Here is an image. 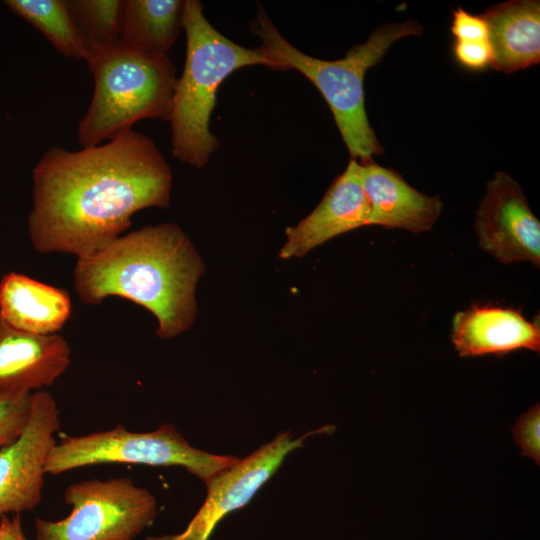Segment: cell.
I'll list each match as a JSON object with an SVG mask.
<instances>
[{"label": "cell", "instance_id": "3957f363", "mask_svg": "<svg viewBox=\"0 0 540 540\" xmlns=\"http://www.w3.org/2000/svg\"><path fill=\"white\" fill-rule=\"evenodd\" d=\"M250 29L261 40L259 48L277 70L294 69L319 90L352 159L364 161L383 153L365 110L364 77L394 42L422 35L423 27L416 20L379 26L365 42L353 46L338 60H322L298 50L280 34L260 5Z\"/></svg>", "mask_w": 540, "mask_h": 540}, {"label": "cell", "instance_id": "7c38bea8", "mask_svg": "<svg viewBox=\"0 0 540 540\" xmlns=\"http://www.w3.org/2000/svg\"><path fill=\"white\" fill-rule=\"evenodd\" d=\"M70 364V346L59 333L26 332L0 317V394L44 390Z\"/></svg>", "mask_w": 540, "mask_h": 540}, {"label": "cell", "instance_id": "2e32d148", "mask_svg": "<svg viewBox=\"0 0 540 540\" xmlns=\"http://www.w3.org/2000/svg\"><path fill=\"white\" fill-rule=\"evenodd\" d=\"M69 293L21 273L0 280V317L11 326L34 334L58 333L71 316Z\"/></svg>", "mask_w": 540, "mask_h": 540}, {"label": "cell", "instance_id": "ffe728a7", "mask_svg": "<svg viewBox=\"0 0 540 540\" xmlns=\"http://www.w3.org/2000/svg\"><path fill=\"white\" fill-rule=\"evenodd\" d=\"M33 393L0 394V449L14 442L23 432L30 417Z\"/></svg>", "mask_w": 540, "mask_h": 540}, {"label": "cell", "instance_id": "7402d4cb", "mask_svg": "<svg viewBox=\"0 0 540 540\" xmlns=\"http://www.w3.org/2000/svg\"><path fill=\"white\" fill-rule=\"evenodd\" d=\"M451 33L456 41H488V28L482 16L459 7L453 11Z\"/></svg>", "mask_w": 540, "mask_h": 540}, {"label": "cell", "instance_id": "8fae6325", "mask_svg": "<svg viewBox=\"0 0 540 540\" xmlns=\"http://www.w3.org/2000/svg\"><path fill=\"white\" fill-rule=\"evenodd\" d=\"M370 208L362 188L358 160L350 159L317 207L285 230L282 259L300 258L315 247L348 231L368 225Z\"/></svg>", "mask_w": 540, "mask_h": 540}, {"label": "cell", "instance_id": "cb8c5ba5", "mask_svg": "<svg viewBox=\"0 0 540 540\" xmlns=\"http://www.w3.org/2000/svg\"><path fill=\"white\" fill-rule=\"evenodd\" d=\"M0 540H28L21 522V514L0 517Z\"/></svg>", "mask_w": 540, "mask_h": 540}, {"label": "cell", "instance_id": "ac0fdd59", "mask_svg": "<svg viewBox=\"0 0 540 540\" xmlns=\"http://www.w3.org/2000/svg\"><path fill=\"white\" fill-rule=\"evenodd\" d=\"M3 4L40 31L60 53L84 59L85 50L65 0H5Z\"/></svg>", "mask_w": 540, "mask_h": 540}, {"label": "cell", "instance_id": "5bb4252c", "mask_svg": "<svg viewBox=\"0 0 540 540\" xmlns=\"http://www.w3.org/2000/svg\"><path fill=\"white\" fill-rule=\"evenodd\" d=\"M358 163L360 181L370 208L368 225L413 233L432 228L443 207L439 197L419 192L396 170L382 167L373 159Z\"/></svg>", "mask_w": 540, "mask_h": 540}, {"label": "cell", "instance_id": "9a60e30c", "mask_svg": "<svg viewBox=\"0 0 540 540\" xmlns=\"http://www.w3.org/2000/svg\"><path fill=\"white\" fill-rule=\"evenodd\" d=\"M488 28L490 67L513 73L540 60V2L508 1L489 7L482 15Z\"/></svg>", "mask_w": 540, "mask_h": 540}, {"label": "cell", "instance_id": "5b68a950", "mask_svg": "<svg viewBox=\"0 0 540 540\" xmlns=\"http://www.w3.org/2000/svg\"><path fill=\"white\" fill-rule=\"evenodd\" d=\"M94 79L90 105L77 126L83 147L110 141L142 119L169 120L177 81L168 55H151L122 41L84 58Z\"/></svg>", "mask_w": 540, "mask_h": 540}, {"label": "cell", "instance_id": "7a4b0ae2", "mask_svg": "<svg viewBox=\"0 0 540 540\" xmlns=\"http://www.w3.org/2000/svg\"><path fill=\"white\" fill-rule=\"evenodd\" d=\"M204 272V262L188 235L168 222L121 235L78 257L73 279L85 304L117 296L142 306L156 318L157 336L167 340L194 324L196 287Z\"/></svg>", "mask_w": 540, "mask_h": 540}, {"label": "cell", "instance_id": "ba28073f", "mask_svg": "<svg viewBox=\"0 0 540 540\" xmlns=\"http://www.w3.org/2000/svg\"><path fill=\"white\" fill-rule=\"evenodd\" d=\"M334 429L331 425L324 426L297 439L289 431L277 434L273 440L206 483L205 501L181 533L151 536L146 540H209L216 525L227 514L247 505L290 452L303 447L308 437L330 433Z\"/></svg>", "mask_w": 540, "mask_h": 540}, {"label": "cell", "instance_id": "e0dca14e", "mask_svg": "<svg viewBox=\"0 0 540 540\" xmlns=\"http://www.w3.org/2000/svg\"><path fill=\"white\" fill-rule=\"evenodd\" d=\"M185 0H124L121 41L151 55H168L183 25Z\"/></svg>", "mask_w": 540, "mask_h": 540}, {"label": "cell", "instance_id": "44dd1931", "mask_svg": "<svg viewBox=\"0 0 540 540\" xmlns=\"http://www.w3.org/2000/svg\"><path fill=\"white\" fill-rule=\"evenodd\" d=\"M540 406L535 404L518 417L512 435L521 450V455L540 464Z\"/></svg>", "mask_w": 540, "mask_h": 540}, {"label": "cell", "instance_id": "4fadbf2b", "mask_svg": "<svg viewBox=\"0 0 540 540\" xmlns=\"http://www.w3.org/2000/svg\"><path fill=\"white\" fill-rule=\"evenodd\" d=\"M452 325L451 340L462 357L540 351L538 318L529 321L518 309L475 303L457 312Z\"/></svg>", "mask_w": 540, "mask_h": 540}, {"label": "cell", "instance_id": "6da1fadb", "mask_svg": "<svg viewBox=\"0 0 540 540\" xmlns=\"http://www.w3.org/2000/svg\"><path fill=\"white\" fill-rule=\"evenodd\" d=\"M27 224L39 253L77 258L104 247L145 208H167L172 170L148 136L129 130L96 146L48 148L32 171Z\"/></svg>", "mask_w": 540, "mask_h": 540}, {"label": "cell", "instance_id": "603a6c76", "mask_svg": "<svg viewBox=\"0 0 540 540\" xmlns=\"http://www.w3.org/2000/svg\"><path fill=\"white\" fill-rule=\"evenodd\" d=\"M453 54L460 65L470 70H483L490 66L491 50L488 41H455Z\"/></svg>", "mask_w": 540, "mask_h": 540}, {"label": "cell", "instance_id": "30bf717a", "mask_svg": "<svg viewBox=\"0 0 540 540\" xmlns=\"http://www.w3.org/2000/svg\"><path fill=\"white\" fill-rule=\"evenodd\" d=\"M480 247L504 264H540V222L520 185L498 171L487 183L475 218Z\"/></svg>", "mask_w": 540, "mask_h": 540}, {"label": "cell", "instance_id": "9c48e42d", "mask_svg": "<svg viewBox=\"0 0 540 540\" xmlns=\"http://www.w3.org/2000/svg\"><path fill=\"white\" fill-rule=\"evenodd\" d=\"M60 411L45 390L33 393L21 435L0 449V517L32 511L42 499L45 462L60 430Z\"/></svg>", "mask_w": 540, "mask_h": 540}, {"label": "cell", "instance_id": "52a82bcc", "mask_svg": "<svg viewBox=\"0 0 540 540\" xmlns=\"http://www.w3.org/2000/svg\"><path fill=\"white\" fill-rule=\"evenodd\" d=\"M70 514L58 521L35 518V540H134L153 524L157 501L128 477L87 479L67 486Z\"/></svg>", "mask_w": 540, "mask_h": 540}, {"label": "cell", "instance_id": "277c9868", "mask_svg": "<svg viewBox=\"0 0 540 540\" xmlns=\"http://www.w3.org/2000/svg\"><path fill=\"white\" fill-rule=\"evenodd\" d=\"M182 29L185 64L176 81L168 120L172 154L187 165L202 168L219 145L209 124L217 90L225 78L247 66L277 69L259 47L237 44L213 27L198 0H185Z\"/></svg>", "mask_w": 540, "mask_h": 540}, {"label": "cell", "instance_id": "8992f818", "mask_svg": "<svg viewBox=\"0 0 540 540\" xmlns=\"http://www.w3.org/2000/svg\"><path fill=\"white\" fill-rule=\"evenodd\" d=\"M239 459L190 445L170 423L150 432L129 431L119 424L109 430L62 437L47 456L45 472L59 475L99 464L180 466L206 484Z\"/></svg>", "mask_w": 540, "mask_h": 540}, {"label": "cell", "instance_id": "d6986e66", "mask_svg": "<svg viewBox=\"0 0 540 540\" xmlns=\"http://www.w3.org/2000/svg\"><path fill=\"white\" fill-rule=\"evenodd\" d=\"M65 2L82 41L85 56L92 50L121 41L124 0H65Z\"/></svg>", "mask_w": 540, "mask_h": 540}]
</instances>
